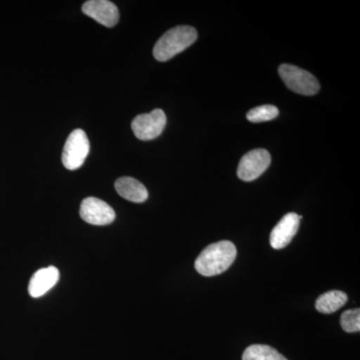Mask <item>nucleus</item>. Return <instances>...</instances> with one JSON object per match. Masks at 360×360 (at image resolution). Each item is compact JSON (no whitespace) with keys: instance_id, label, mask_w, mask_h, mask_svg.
<instances>
[{"instance_id":"4","label":"nucleus","mask_w":360,"mask_h":360,"mask_svg":"<svg viewBox=\"0 0 360 360\" xmlns=\"http://www.w3.org/2000/svg\"><path fill=\"white\" fill-rule=\"evenodd\" d=\"M90 144L89 137L82 129H75L66 139L63 153V163L68 170L82 167L89 155Z\"/></svg>"},{"instance_id":"8","label":"nucleus","mask_w":360,"mask_h":360,"mask_svg":"<svg viewBox=\"0 0 360 360\" xmlns=\"http://www.w3.org/2000/svg\"><path fill=\"white\" fill-rule=\"evenodd\" d=\"M302 217L295 212L284 215L281 221L276 225L270 233V245L274 250H283L290 245L300 229V219Z\"/></svg>"},{"instance_id":"12","label":"nucleus","mask_w":360,"mask_h":360,"mask_svg":"<svg viewBox=\"0 0 360 360\" xmlns=\"http://www.w3.org/2000/svg\"><path fill=\"white\" fill-rule=\"evenodd\" d=\"M348 296L347 293L340 290L328 291L319 296L315 302V309L321 314H333L347 304Z\"/></svg>"},{"instance_id":"13","label":"nucleus","mask_w":360,"mask_h":360,"mask_svg":"<svg viewBox=\"0 0 360 360\" xmlns=\"http://www.w3.org/2000/svg\"><path fill=\"white\" fill-rule=\"evenodd\" d=\"M243 360H288L276 349L265 345L248 347L243 354Z\"/></svg>"},{"instance_id":"14","label":"nucleus","mask_w":360,"mask_h":360,"mask_svg":"<svg viewBox=\"0 0 360 360\" xmlns=\"http://www.w3.org/2000/svg\"><path fill=\"white\" fill-rule=\"evenodd\" d=\"M278 115L279 111L276 106L266 104V105L257 106V108H252L248 113L246 117L251 122L259 123L274 120Z\"/></svg>"},{"instance_id":"5","label":"nucleus","mask_w":360,"mask_h":360,"mask_svg":"<svg viewBox=\"0 0 360 360\" xmlns=\"http://www.w3.org/2000/svg\"><path fill=\"white\" fill-rule=\"evenodd\" d=\"M167 125L165 111L155 110L150 113L137 115L132 120L131 129L137 139L141 141H153L162 134Z\"/></svg>"},{"instance_id":"10","label":"nucleus","mask_w":360,"mask_h":360,"mask_svg":"<svg viewBox=\"0 0 360 360\" xmlns=\"http://www.w3.org/2000/svg\"><path fill=\"white\" fill-rule=\"evenodd\" d=\"M59 281V271L56 267L49 266L35 272L30 279L28 292L32 297L37 298L44 295L51 290Z\"/></svg>"},{"instance_id":"9","label":"nucleus","mask_w":360,"mask_h":360,"mask_svg":"<svg viewBox=\"0 0 360 360\" xmlns=\"http://www.w3.org/2000/svg\"><path fill=\"white\" fill-rule=\"evenodd\" d=\"M82 13L106 27H113L120 20V11L108 0H89L82 6Z\"/></svg>"},{"instance_id":"6","label":"nucleus","mask_w":360,"mask_h":360,"mask_svg":"<svg viewBox=\"0 0 360 360\" xmlns=\"http://www.w3.org/2000/svg\"><path fill=\"white\" fill-rule=\"evenodd\" d=\"M271 162V156L266 149H253L243 156L238 168L239 179L253 181L264 174Z\"/></svg>"},{"instance_id":"1","label":"nucleus","mask_w":360,"mask_h":360,"mask_svg":"<svg viewBox=\"0 0 360 360\" xmlns=\"http://www.w3.org/2000/svg\"><path fill=\"white\" fill-rule=\"evenodd\" d=\"M238 255L236 245L229 240L208 245L196 258V271L203 276H215L231 267Z\"/></svg>"},{"instance_id":"15","label":"nucleus","mask_w":360,"mask_h":360,"mask_svg":"<svg viewBox=\"0 0 360 360\" xmlns=\"http://www.w3.org/2000/svg\"><path fill=\"white\" fill-rule=\"evenodd\" d=\"M341 328L345 333H359L360 331V310L354 309L347 310L341 315Z\"/></svg>"},{"instance_id":"2","label":"nucleus","mask_w":360,"mask_h":360,"mask_svg":"<svg viewBox=\"0 0 360 360\" xmlns=\"http://www.w3.org/2000/svg\"><path fill=\"white\" fill-rule=\"evenodd\" d=\"M198 39V32L193 26L181 25L172 28L158 39L153 49V56L160 63L169 60L186 51Z\"/></svg>"},{"instance_id":"3","label":"nucleus","mask_w":360,"mask_h":360,"mask_svg":"<svg viewBox=\"0 0 360 360\" xmlns=\"http://www.w3.org/2000/svg\"><path fill=\"white\" fill-rule=\"evenodd\" d=\"M278 73L284 84L295 94L302 96H314L321 89L319 80L309 71L303 70L295 65L279 66Z\"/></svg>"},{"instance_id":"11","label":"nucleus","mask_w":360,"mask_h":360,"mask_svg":"<svg viewBox=\"0 0 360 360\" xmlns=\"http://www.w3.org/2000/svg\"><path fill=\"white\" fill-rule=\"evenodd\" d=\"M115 189L122 198L131 202L142 203L148 198L146 187L132 177H120L116 180Z\"/></svg>"},{"instance_id":"7","label":"nucleus","mask_w":360,"mask_h":360,"mask_svg":"<svg viewBox=\"0 0 360 360\" xmlns=\"http://www.w3.org/2000/svg\"><path fill=\"white\" fill-rule=\"evenodd\" d=\"M80 217L92 225H108L115 219L113 208L96 198H85L80 205Z\"/></svg>"}]
</instances>
